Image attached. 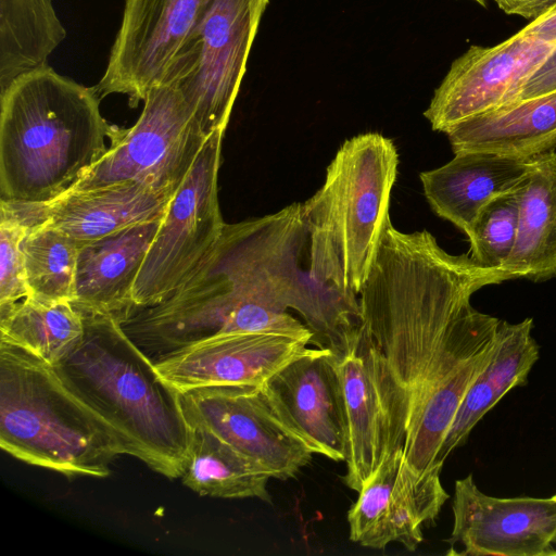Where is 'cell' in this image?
<instances>
[{
	"mask_svg": "<svg viewBox=\"0 0 556 556\" xmlns=\"http://www.w3.org/2000/svg\"><path fill=\"white\" fill-rule=\"evenodd\" d=\"M308 231L302 203L225 224L192 275L164 301L141 308L136 329L157 357L197 342L243 332L250 307L296 311L312 343L332 352L363 326L357 295L315 281L303 268Z\"/></svg>",
	"mask_w": 556,
	"mask_h": 556,
	"instance_id": "1",
	"label": "cell"
},
{
	"mask_svg": "<svg viewBox=\"0 0 556 556\" xmlns=\"http://www.w3.org/2000/svg\"><path fill=\"white\" fill-rule=\"evenodd\" d=\"M514 279L505 268L447 253L427 230L405 233L388 223L358 300L366 331L410 400L451 334L475 309L472 294Z\"/></svg>",
	"mask_w": 556,
	"mask_h": 556,
	"instance_id": "2",
	"label": "cell"
},
{
	"mask_svg": "<svg viewBox=\"0 0 556 556\" xmlns=\"http://www.w3.org/2000/svg\"><path fill=\"white\" fill-rule=\"evenodd\" d=\"M100 100L96 86L49 65L0 91L1 200L49 203L84 177L119 129L102 116Z\"/></svg>",
	"mask_w": 556,
	"mask_h": 556,
	"instance_id": "3",
	"label": "cell"
},
{
	"mask_svg": "<svg viewBox=\"0 0 556 556\" xmlns=\"http://www.w3.org/2000/svg\"><path fill=\"white\" fill-rule=\"evenodd\" d=\"M80 342L52 366L64 386L116 432L125 454L152 470L180 478L190 426L179 391L116 319L83 315Z\"/></svg>",
	"mask_w": 556,
	"mask_h": 556,
	"instance_id": "4",
	"label": "cell"
},
{
	"mask_svg": "<svg viewBox=\"0 0 556 556\" xmlns=\"http://www.w3.org/2000/svg\"><path fill=\"white\" fill-rule=\"evenodd\" d=\"M397 164L393 141L381 134H361L341 144L323 186L302 203L315 281L359 295L390 222Z\"/></svg>",
	"mask_w": 556,
	"mask_h": 556,
	"instance_id": "5",
	"label": "cell"
},
{
	"mask_svg": "<svg viewBox=\"0 0 556 556\" xmlns=\"http://www.w3.org/2000/svg\"><path fill=\"white\" fill-rule=\"evenodd\" d=\"M0 446L67 477L110 475L125 448L111 426L78 400L54 368L0 341Z\"/></svg>",
	"mask_w": 556,
	"mask_h": 556,
	"instance_id": "6",
	"label": "cell"
},
{
	"mask_svg": "<svg viewBox=\"0 0 556 556\" xmlns=\"http://www.w3.org/2000/svg\"><path fill=\"white\" fill-rule=\"evenodd\" d=\"M268 1L211 0L163 75L206 137L227 128Z\"/></svg>",
	"mask_w": 556,
	"mask_h": 556,
	"instance_id": "7",
	"label": "cell"
},
{
	"mask_svg": "<svg viewBox=\"0 0 556 556\" xmlns=\"http://www.w3.org/2000/svg\"><path fill=\"white\" fill-rule=\"evenodd\" d=\"M207 138L177 89L154 86L137 122L118 129L104 155L67 192L130 181L174 195Z\"/></svg>",
	"mask_w": 556,
	"mask_h": 556,
	"instance_id": "8",
	"label": "cell"
},
{
	"mask_svg": "<svg viewBox=\"0 0 556 556\" xmlns=\"http://www.w3.org/2000/svg\"><path fill=\"white\" fill-rule=\"evenodd\" d=\"M224 134L218 130L207 138L168 203L134 286L137 309L157 304L178 289L223 231L217 180Z\"/></svg>",
	"mask_w": 556,
	"mask_h": 556,
	"instance_id": "9",
	"label": "cell"
},
{
	"mask_svg": "<svg viewBox=\"0 0 556 556\" xmlns=\"http://www.w3.org/2000/svg\"><path fill=\"white\" fill-rule=\"evenodd\" d=\"M331 353L349 424L343 481L359 492L383 459L405 446L410 397L364 325L344 349Z\"/></svg>",
	"mask_w": 556,
	"mask_h": 556,
	"instance_id": "10",
	"label": "cell"
},
{
	"mask_svg": "<svg viewBox=\"0 0 556 556\" xmlns=\"http://www.w3.org/2000/svg\"><path fill=\"white\" fill-rule=\"evenodd\" d=\"M501 319L476 309L452 333L410 400L404 453L419 472L442 470L437 456L469 387L493 352Z\"/></svg>",
	"mask_w": 556,
	"mask_h": 556,
	"instance_id": "11",
	"label": "cell"
},
{
	"mask_svg": "<svg viewBox=\"0 0 556 556\" xmlns=\"http://www.w3.org/2000/svg\"><path fill=\"white\" fill-rule=\"evenodd\" d=\"M189 426L204 427L263 467L271 478L296 476L314 454L277 415L261 387L208 386L179 392Z\"/></svg>",
	"mask_w": 556,
	"mask_h": 556,
	"instance_id": "12",
	"label": "cell"
},
{
	"mask_svg": "<svg viewBox=\"0 0 556 556\" xmlns=\"http://www.w3.org/2000/svg\"><path fill=\"white\" fill-rule=\"evenodd\" d=\"M211 0H125L104 74L101 98L124 94L136 108L163 75Z\"/></svg>",
	"mask_w": 556,
	"mask_h": 556,
	"instance_id": "13",
	"label": "cell"
},
{
	"mask_svg": "<svg viewBox=\"0 0 556 556\" xmlns=\"http://www.w3.org/2000/svg\"><path fill=\"white\" fill-rule=\"evenodd\" d=\"M554 47L520 30L492 47L470 46L452 63L425 117L433 130L447 134L469 118L511 103Z\"/></svg>",
	"mask_w": 556,
	"mask_h": 556,
	"instance_id": "14",
	"label": "cell"
},
{
	"mask_svg": "<svg viewBox=\"0 0 556 556\" xmlns=\"http://www.w3.org/2000/svg\"><path fill=\"white\" fill-rule=\"evenodd\" d=\"M452 510L447 555L553 556V496H491L477 486L470 473L455 481Z\"/></svg>",
	"mask_w": 556,
	"mask_h": 556,
	"instance_id": "15",
	"label": "cell"
},
{
	"mask_svg": "<svg viewBox=\"0 0 556 556\" xmlns=\"http://www.w3.org/2000/svg\"><path fill=\"white\" fill-rule=\"evenodd\" d=\"M440 473L417 471L404 447L391 453L348 513L350 540L376 549L397 542L414 552L424 541V528L434 523L450 497Z\"/></svg>",
	"mask_w": 556,
	"mask_h": 556,
	"instance_id": "16",
	"label": "cell"
},
{
	"mask_svg": "<svg viewBox=\"0 0 556 556\" xmlns=\"http://www.w3.org/2000/svg\"><path fill=\"white\" fill-rule=\"evenodd\" d=\"M261 389L280 419L314 454L345 462L346 405L329 349L306 348L271 375Z\"/></svg>",
	"mask_w": 556,
	"mask_h": 556,
	"instance_id": "17",
	"label": "cell"
},
{
	"mask_svg": "<svg viewBox=\"0 0 556 556\" xmlns=\"http://www.w3.org/2000/svg\"><path fill=\"white\" fill-rule=\"evenodd\" d=\"M307 344L268 332L227 333L175 351L154 364L179 392L208 386L261 387Z\"/></svg>",
	"mask_w": 556,
	"mask_h": 556,
	"instance_id": "18",
	"label": "cell"
},
{
	"mask_svg": "<svg viewBox=\"0 0 556 556\" xmlns=\"http://www.w3.org/2000/svg\"><path fill=\"white\" fill-rule=\"evenodd\" d=\"M172 198L128 181L67 192L45 204L7 202L28 226L43 223L84 242L163 218Z\"/></svg>",
	"mask_w": 556,
	"mask_h": 556,
	"instance_id": "19",
	"label": "cell"
},
{
	"mask_svg": "<svg viewBox=\"0 0 556 556\" xmlns=\"http://www.w3.org/2000/svg\"><path fill=\"white\" fill-rule=\"evenodd\" d=\"M163 218L79 242L74 299L81 315L109 316L121 324L137 306V276Z\"/></svg>",
	"mask_w": 556,
	"mask_h": 556,
	"instance_id": "20",
	"label": "cell"
},
{
	"mask_svg": "<svg viewBox=\"0 0 556 556\" xmlns=\"http://www.w3.org/2000/svg\"><path fill=\"white\" fill-rule=\"evenodd\" d=\"M528 159L489 151H459L446 164L420 174L432 211L466 236L480 211L494 198L515 191L525 179Z\"/></svg>",
	"mask_w": 556,
	"mask_h": 556,
	"instance_id": "21",
	"label": "cell"
},
{
	"mask_svg": "<svg viewBox=\"0 0 556 556\" xmlns=\"http://www.w3.org/2000/svg\"><path fill=\"white\" fill-rule=\"evenodd\" d=\"M533 319L501 320L489 363L466 392L437 456L442 468L451 453L465 444L471 430L500 400L516 387L526 386L539 361L540 346L532 337Z\"/></svg>",
	"mask_w": 556,
	"mask_h": 556,
	"instance_id": "22",
	"label": "cell"
},
{
	"mask_svg": "<svg viewBox=\"0 0 556 556\" xmlns=\"http://www.w3.org/2000/svg\"><path fill=\"white\" fill-rule=\"evenodd\" d=\"M518 229L503 268L516 278L543 282L556 277V152L528 159L517 189Z\"/></svg>",
	"mask_w": 556,
	"mask_h": 556,
	"instance_id": "23",
	"label": "cell"
},
{
	"mask_svg": "<svg viewBox=\"0 0 556 556\" xmlns=\"http://www.w3.org/2000/svg\"><path fill=\"white\" fill-rule=\"evenodd\" d=\"M446 135L454 153L489 151L527 160L555 151L556 91L475 116Z\"/></svg>",
	"mask_w": 556,
	"mask_h": 556,
	"instance_id": "24",
	"label": "cell"
},
{
	"mask_svg": "<svg viewBox=\"0 0 556 556\" xmlns=\"http://www.w3.org/2000/svg\"><path fill=\"white\" fill-rule=\"evenodd\" d=\"M182 483L200 496L260 498L270 503V475L211 430L190 426Z\"/></svg>",
	"mask_w": 556,
	"mask_h": 556,
	"instance_id": "25",
	"label": "cell"
},
{
	"mask_svg": "<svg viewBox=\"0 0 556 556\" xmlns=\"http://www.w3.org/2000/svg\"><path fill=\"white\" fill-rule=\"evenodd\" d=\"M65 37L52 0H0V91L20 75L48 65Z\"/></svg>",
	"mask_w": 556,
	"mask_h": 556,
	"instance_id": "26",
	"label": "cell"
},
{
	"mask_svg": "<svg viewBox=\"0 0 556 556\" xmlns=\"http://www.w3.org/2000/svg\"><path fill=\"white\" fill-rule=\"evenodd\" d=\"M84 316L68 301L26 296L0 306V341L16 345L51 366L80 342Z\"/></svg>",
	"mask_w": 556,
	"mask_h": 556,
	"instance_id": "27",
	"label": "cell"
},
{
	"mask_svg": "<svg viewBox=\"0 0 556 556\" xmlns=\"http://www.w3.org/2000/svg\"><path fill=\"white\" fill-rule=\"evenodd\" d=\"M78 250V241L54 227L29 226L23 242L28 296L72 302Z\"/></svg>",
	"mask_w": 556,
	"mask_h": 556,
	"instance_id": "28",
	"label": "cell"
},
{
	"mask_svg": "<svg viewBox=\"0 0 556 556\" xmlns=\"http://www.w3.org/2000/svg\"><path fill=\"white\" fill-rule=\"evenodd\" d=\"M517 189L484 205L467 236V254L483 267L503 268L513 251L518 229Z\"/></svg>",
	"mask_w": 556,
	"mask_h": 556,
	"instance_id": "29",
	"label": "cell"
},
{
	"mask_svg": "<svg viewBox=\"0 0 556 556\" xmlns=\"http://www.w3.org/2000/svg\"><path fill=\"white\" fill-rule=\"evenodd\" d=\"M29 226L0 201V306L28 296L23 242Z\"/></svg>",
	"mask_w": 556,
	"mask_h": 556,
	"instance_id": "30",
	"label": "cell"
},
{
	"mask_svg": "<svg viewBox=\"0 0 556 556\" xmlns=\"http://www.w3.org/2000/svg\"><path fill=\"white\" fill-rule=\"evenodd\" d=\"M553 91H556V45L545 60L528 77L511 103L540 97Z\"/></svg>",
	"mask_w": 556,
	"mask_h": 556,
	"instance_id": "31",
	"label": "cell"
},
{
	"mask_svg": "<svg viewBox=\"0 0 556 556\" xmlns=\"http://www.w3.org/2000/svg\"><path fill=\"white\" fill-rule=\"evenodd\" d=\"M497 7L509 15H519L532 21L544 15L554 7L556 0H494Z\"/></svg>",
	"mask_w": 556,
	"mask_h": 556,
	"instance_id": "32",
	"label": "cell"
},
{
	"mask_svg": "<svg viewBox=\"0 0 556 556\" xmlns=\"http://www.w3.org/2000/svg\"><path fill=\"white\" fill-rule=\"evenodd\" d=\"M520 31L545 43L556 45V7L531 21Z\"/></svg>",
	"mask_w": 556,
	"mask_h": 556,
	"instance_id": "33",
	"label": "cell"
},
{
	"mask_svg": "<svg viewBox=\"0 0 556 556\" xmlns=\"http://www.w3.org/2000/svg\"><path fill=\"white\" fill-rule=\"evenodd\" d=\"M475 2H477L479 5L485 8L486 7V0H472Z\"/></svg>",
	"mask_w": 556,
	"mask_h": 556,
	"instance_id": "34",
	"label": "cell"
},
{
	"mask_svg": "<svg viewBox=\"0 0 556 556\" xmlns=\"http://www.w3.org/2000/svg\"><path fill=\"white\" fill-rule=\"evenodd\" d=\"M553 556H556V536L553 540Z\"/></svg>",
	"mask_w": 556,
	"mask_h": 556,
	"instance_id": "35",
	"label": "cell"
},
{
	"mask_svg": "<svg viewBox=\"0 0 556 556\" xmlns=\"http://www.w3.org/2000/svg\"><path fill=\"white\" fill-rule=\"evenodd\" d=\"M553 497L556 500V493L553 495Z\"/></svg>",
	"mask_w": 556,
	"mask_h": 556,
	"instance_id": "36",
	"label": "cell"
}]
</instances>
